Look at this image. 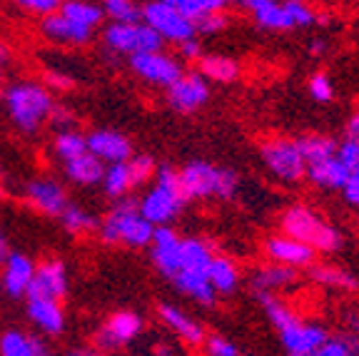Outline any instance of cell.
<instances>
[{
    "label": "cell",
    "instance_id": "obj_1",
    "mask_svg": "<svg viewBox=\"0 0 359 356\" xmlns=\"http://www.w3.org/2000/svg\"><path fill=\"white\" fill-rule=\"evenodd\" d=\"M255 299L262 304L269 324L277 329V334H280V341L287 354L314 356L317 349L327 341V336H330L322 327L302 322L297 314L290 312L272 292H255Z\"/></svg>",
    "mask_w": 359,
    "mask_h": 356
},
{
    "label": "cell",
    "instance_id": "obj_2",
    "mask_svg": "<svg viewBox=\"0 0 359 356\" xmlns=\"http://www.w3.org/2000/svg\"><path fill=\"white\" fill-rule=\"evenodd\" d=\"M177 174L185 200H205V197L232 200L240 189V177L235 170H219L210 162H190Z\"/></svg>",
    "mask_w": 359,
    "mask_h": 356
},
{
    "label": "cell",
    "instance_id": "obj_3",
    "mask_svg": "<svg viewBox=\"0 0 359 356\" xmlns=\"http://www.w3.org/2000/svg\"><path fill=\"white\" fill-rule=\"evenodd\" d=\"M8 115L22 132H35L50 117L53 97L45 88L35 83H15L3 93Z\"/></svg>",
    "mask_w": 359,
    "mask_h": 356
},
{
    "label": "cell",
    "instance_id": "obj_4",
    "mask_svg": "<svg viewBox=\"0 0 359 356\" xmlns=\"http://www.w3.org/2000/svg\"><path fill=\"white\" fill-rule=\"evenodd\" d=\"M155 232V224L142 217L137 202L125 200L110 210L105 222L100 224V237L107 245H128V247H147Z\"/></svg>",
    "mask_w": 359,
    "mask_h": 356
},
{
    "label": "cell",
    "instance_id": "obj_5",
    "mask_svg": "<svg viewBox=\"0 0 359 356\" xmlns=\"http://www.w3.org/2000/svg\"><path fill=\"white\" fill-rule=\"evenodd\" d=\"M282 232L287 237L309 245L314 252H337L342 247V234L337 232L332 224H327L320 214H314L307 207H290L282 214Z\"/></svg>",
    "mask_w": 359,
    "mask_h": 356
},
{
    "label": "cell",
    "instance_id": "obj_6",
    "mask_svg": "<svg viewBox=\"0 0 359 356\" xmlns=\"http://www.w3.org/2000/svg\"><path fill=\"white\" fill-rule=\"evenodd\" d=\"M259 155H262L269 172L275 174L277 179H282V182H299L304 177L307 162H304L302 152H299L297 139H264L262 147H259Z\"/></svg>",
    "mask_w": 359,
    "mask_h": 356
},
{
    "label": "cell",
    "instance_id": "obj_7",
    "mask_svg": "<svg viewBox=\"0 0 359 356\" xmlns=\"http://www.w3.org/2000/svg\"><path fill=\"white\" fill-rule=\"evenodd\" d=\"M165 38L147 22H115L105 30V45L115 53H142L160 50Z\"/></svg>",
    "mask_w": 359,
    "mask_h": 356
},
{
    "label": "cell",
    "instance_id": "obj_8",
    "mask_svg": "<svg viewBox=\"0 0 359 356\" xmlns=\"http://www.w3.org/2000/svg\"><path fill=\"white\" fill-rule=\"evenodd\" d=\"M185 195L180 184H163L157 182L155 187L145 195V200L140 202V212L142 217L150 224H170L180 212H182V205H185Z\"/></svg>",
    "mask_w": 359,
    "mask_h": 356
},
{
    "label": "cell",
    "instance_id": "obj_9",
    "mask_svg": "<svg viewBox=\"0 0 359 356\" xmlns=\"http://www.w3.org/2000/svg\"><path fill=\"white\" fill-rule=\"evenodd\" d=\"M142 20L147 25L157 30L165 40H172V43H182L187 38H195V22L190 18H185L177 8L168 6L163 0H155L150 6H145L142 11Z\"/></svg>",
    "mask_w": 359,
    "mask_h": 356
},
{
    "label": "cell",
    "instance_id": "obj_10",
    "mask_svg": "<svg viewBox=\"0 0 359 356\" xmlns=\"http://www.w3.org/2000/svg\"><path fill=\"white\" fill-rule=\"evenodd\" d=\"M130 67L135 73L140 75L142 80L155 85H172L175 80L182 75V67L175 57L165 55L163 50H142V53H133L130 55Z\"/></svg>",
    "mask_w": 359,
    "mask_h": 356
},
{
    "label": "cell",
    "instance_id": "obj_11",
    "mask_svg": "<svg viewBox=\"0 0 359 356\" xmlns=\"http://www.w3.org/2000/svg\"><path fill=\"white\" fill-rule=\"evenodd\" d=\"M210 100V85L202 73H182L168 85V102L177 112H195Z\"/></svg>",
    "mask_w": 359,
    "mask_h": 356
},
{
    "label": "cell",
    "instance_id": "obj_12",
    "mask_svg": "<svg viewBox=\"0 0 359 356\" xmlns=\"http://www.w3.org/2000/svg\"><path fill=\"white\" fill-rule=\"evenodd\" d=\"M180 242H182V237L168 224H157L152 232V262L160 269V274L168 279H172L180 269Z\"/></svg>",
    "mask_w": 359,
    "mask_h": 356
},
{
    "label": "cell",
    "instance_id": "obj_13",
    "mask_svg": "<svg viewBox=\"0 0 359 356\" xmlns=\"http://www.w3.org/2000/svg\"><path fill=\"white\" fill-rule=\"evenodd\" d=\"M142 331V319L135 312H118L107 319L105 329L97 334L95 344L102 351H112L118 346H128L133 339H137Z\"/></svg>",
    "mask_w": 359,
    "mask_h": 356
},
{
    "label": "cell",
    "instance_id": "obj_14",
    "mask_svg": "<svg viewBox=\"0 0 359 356\" xmlns=\"http://www.w3.org/2000/svg\"><path fill=\"white\" fill-rule=\"evenodd\" d=\"M264 249H267V256L272 262L287 264V267H294V269H307L309 264H314V254H317L309 245L294 240V237H287V234L269 237Z\"/></svg>",
    "mask_w": 359,
    "mask_h": 356
},
{
    "label": "cell",
    "instance_id": "obj_15",
    "mask_svg": "<svg viewBox=\"0 0 359 356\" xmlns=\"http://www.w3.org/2000/svg\"><path fill=\"white\" fill-rule=\"evenodd\" d=\"M67 292V272L62 262H48L35 267L33 279L28 284L25 296H45V299H57L60 301Z\"/></svg>",
    "mask_w": 359,
    "mask_h": 356
},
{
    "label": "cell",
    "instance_id": "obj_16",
    "mask_svg": "<svg viewBox=\"0 0 359 356\" xmlns=\"http://www.w3.org/2000/svg\"><path fill=\"white\" fill-rule=\"evenodd\" d=\"M3 264H6L3 277H0V287H3V292H6L11 299H20V296H25L28 284H30L33 272H35L33 259L25 256V254H8V259Z\"/></svg>",
    "mask_w": 359,
    "mask_h": 356
},
{
    "label": "cell",
    "instance_id": "obj_17",
    "mask_svg": "<svg viewBox=\"0 0 359 356\" xmlns=\"http://www.w3.org/2000/svg\"><path fill=\"white\" fill-rule=\"evenodd\" d=\"M85 142H88V150L95 157H100L102 162H125L133 155L130 139L120 132H112V130H97L90 137H85Z\"/></svg>",
    "mask_w": 359,
    "mask_h": 356
},
{
    "label": "cell",
    "instance_id": "obj_18",
    "mask_svg": "<svg viewBox=\"0 0 359 356\" xmlns=\"http://www.w3.org/2000/svg\"><path fill=\"white\" fill-rule=\"evenodd\" d=\"M25 195L33 202V207H38L40 212L57 217L67 205L65 189L55 182V179H33V182L25 187Z\"/></svg>",
    "mask_w": 359,
    "mask_h": 356
},
{
    "label": "cell",
    "instance_id": "obj_19",
    "mask_svg": "<svg viewBox=\"0 0 359 356\" xmlns=\"http://www.w3.org/2000/svg\"><path fill=\"white\" fill-rule=\"evenodd\" d=\"M28 317L35 322L40 331L48 336L62 334L65 329V314H62L57 299H45V296H28Z\"/></svg>",
    "mask_w": 359,
    "mask_h": 356
},
{
    "label": "cell",
    "instance_id": "obj_20",
    "mask_svg": "<svg viewBox=\"0 0 359 356\" xmlns=\"http://www.w3.org/2000/svg\"><path fill=\"white\" fill-rule=\"evenodd\" d=\"M157 314H160V319L165 322V327H168L172 334H177L185 344L200 346L202 341H205V329H202V324H197L195 319L182 312V309H177V306H172V304H160Z\"/></svg>",
    "mask_w": 359,
    "mask_h": 356
},
{
    "label": "cell",
    "instance_id": "obj_21",
    "mask_svg": "<svg viewBox=\"0 0 359 356\" xmlns=\"http://www.w3.org/2000/svg\"><path fill=\"white\" fill-rule=\"evenodd\" d=\"M40 30H43L48 38L60 40V43H73V45H85L90 40V35H93V30L80 25V22L70 20V18H65L60 11L43 15Z\"/></svg>",
    "mask_w": 359,
    "mask_h": 356
},
{
    "label": "cell",
    "instance_id": "obj_22",
    "mask_svg": "<svg viewBox=\"0 0 359 356\" xmlns=\"http://www.w3.org/2000/svg\"><path fill=\"white\" fill-rule=\"evenodd\" d=\"M175 287L190 299L200 301L205 306H212L217 301V292L212 289V284L208 279V269H180L172 277Z\"/></svg>",
    "mask_w": 359,
    "mask_h": 356
},
{
    "label": "cell",
    "instance_id": "obj_23",
    "mask_svg": "<svg viewBox=\"0 0 359 356\" xmlns=\"http://www.w3.org/2000/svg\"><path fill=\"white\" fill-rule=\"evenodd\" d=\"M255 22L264 30H292V20L280 0H242Z\"/></svg>",
    "mask_w": 359,
    "mask_h": 356
},
{
    "label": "cell",
    "instance_id": "obj_24",
    "mask_svg": "<svg viewBox=\"0 0 359 356\" xmlns=\"http://www.w3.org/2000/svg\"><path fill=\"white\" fill-rule=\"evenodd\" d=\"M297 282V269L287 267V264H264L252 274V289L255 292H275L285 289L290 284Z\"/></svg>",
    "mask_w": 359,
    "mask_h": 356
},
{
    "label": "cell",
    "instance_id": "obj_25",
    "mask_svg": "<svg viewBox=\"0 0 359 356\" xmlns=\"http://www.w3.org/2000/svg\"><path fill=\"white\" fill-rule=\"evenodd\" d=\"M304 174H307L317 187L339 189L344 184V179H347L349 170L344 167L337 157H327V160H320V162H309L307 167H304Z\"/></svg>",
    "mask_w": 359,
    "mask_h": 356
},
{
    "label": "cell",
    "instance_id": "obj_26",
    "mask_svg": "<svg viewBox=\"0 0 359 356\" xmlns=\"http://www.w3.org/2000/svg\"><path fill=\"white\" fill-rule=\"evenodd\" d=\"M65 172L67 177L78 184H97L102 182V174H105V165H102L100 157H95L93 152H83V155L73 157V160L65 162Z\"/></svg>",
    "mask_w": 359,
    "mask_h": 356
},
{
    "label": "cell",
    "instance_id": "obj_27",
    "mask_svg": "<svg viewBox=\"0 0 359 356\" xmlns=\"http://www.w3.org/2000/svg\"><path fill=\"white\" fill-rule=\"evenodd\" d=\"M208 279L212 284V289L219 294H232L240 287V272H237L235 262L227 256H215L208 264Z\"/></svg>",
    "mask_w": 359,
    "mask_h": 356
},
{
    "label": "cell",
    "instance_id": "obj_28",
    "mask_svg": "<svg viewBox=\"0 0 359 356\" xmlns=\"http://www.w3.org/2000/svg\"><path fill=\"white\" fill-rule=\"evenodd\" d=\"M0 354L3 356H43L48 354V346L43 339L33 334H22V331H6L0 336Z\"/></svg>",
    "mask_w": 359,
    "mask_h": 356
},
{
    "label": "cell",
    "instance_id": "obj_29",
    "mask_svg": "<svg viewBox=\"0 0 359 356\" xmlns=\"http://www.w3.org/2000/svg\"><path fill=\"white\" fill-rule=\"evenodd\" d=\"M57 11L65 18L80 22V25H85V28H90V30H95L102 22V18H105L102 8L95 6V3H88V0H65V3H60Z\"/></svg>",
    "mask_w": 359,
    "mask_h": 356
},
{
    "label": "cell",
    "instance_id": "obj_30",
    "mask_svg": "<svg viewBox=\"0 0 359 356\" xmlns=\"http://www.w3.org/2000/svg\"><path fill=\"white\" fill-rule=\"evenodd\" d=\"M202 75L215 83H235L240 78V65L224 55H200Z\"/></svg>",
    "mask_w": 359,
    "mask_h": 356
},
{
    "label": "cell",
    "instance_id": "obj_31",
    "mask_svg": "<svg viewBox=\"0 0 359 356\" xmlns=\"http://www.w3.org/2000/svg\"><path fill=\"white\" fill-rule=\"evenodd\" d=\"M309 277L312 282L322 284V287H334V289H357L359 287L352 274L339 267H332V264H317V267L309 264Z\"/></svg>",
    "mask_w": 359,
    "mask_h": 356
},
{
    "label": "cell",
    "instance_id": "obj_32",
    "mask_svg": "<svg viewBox=\"0 0 359 356\" xmlns=\"http://www.w3.org/2000/svg\"><path fill=\"white\" fill-rule=\"evenodd\" d=\"M210 259H212V252L202 240L180 242V269H208Z\"/></svg>",
    "mask_w": 359,
    "mask_h": 356
},
{
    "label": "cell",
    "instance_id": "obj_33",
    "mask_svg": "<svg viewBox=\"0 0 359 356\" xmlns=\"http://www.w3.org/2000/svg\"><path fill=\"white\" fill-rule=\"evenodd\" d=\"M297 145L307 165L309 162H320V160H327V157H334V152H337V142L332 137H325V135H307V137H299Z\"/></svg>",
    "mask_w": 359,
    "mask_h": 356
},
{
    "label": "cell",
    "instance_id": "obj_34",
    "mask_svg": "<svg viewBox=\"0 0 359 356\" xmlns=\"http://www.w3.org/2000/svg\"><path fill=\"white\" fill-rule=\"evenodd\" d=\"M102 187H105L107 197H125V192L133 187L128 160L125 162H110V167H107L105 174H102Z\"/></svg>",
    "mask_w": 359,
    "mask_h": 356
},
{
    "label": "cell",
    "instance_id": "obj_35",
    "mask_svg": "<svg viewBox=\"0 0 359 356\" xmlns=\"http://www.w3.org/2000/svg\"><path fill=\"white\" fill-rule=\"evenodd\" d=\"M57 217H60L62 227H65L67 232H73V234H78V232H90V229H95V227H97V219L93 217L90 212L80 210V207L70 205V202H67L65 210H62L60 214H57Z\"/></svg>",
    "mask_w": 359,
    "mask_h": 356
},
{
    "label": "cell",
    "instance_id": "obj_36",
    "mask_svg": "<svg viewBox=\"0 0 359 356\" xmlns=\"http://www.w3.org/2000/svg\"><path fill=\"white\" fill-rule=\"evenodd\" d=\"M55 152L62 162H67V160H73V157L83 155V152H88V142H85V137L80 132L62 130L55 137Z\"/></svg>",
    "mask_w": 359,
    "mask_h": 356
},
{
    "label": "cell",
    "instance_id": "obj_37",
    "mask_svg": "<svg viewBox=\"0 0 359 356\" xmlns=\"http://www.w3.org/2000/svg\"><path fill=\"white\" fill-rule=\"evenodd\" d=\"M102 13H107L115 22L142 20V11L137 8L135 0H105V3H102Z\"/></svg>",
    "mask_w": 359,
    "mask_h": 356
},
{
    "label": "cell",
    "instance_id": "obj_38",
    "mask_svg": "<svg viewBox=\"0 0 359 356\" xmlns=\"http://www.w3.org/2000/svg\"><path fill=\"white\" fill-rule=\"evenodd\" d=\"M359 354L357 336H327L325 344L317 349V356H352Z\"/></svg>",
    "mask_w": 359,
    "mask_h": 356
},
{
    "label": "cell",
    "instance_id": "obj_39",
    "mask_svg": "<svg viewBox=\"0 0 359 356\" xmlns=\"http://www.w3.org/2000/svg\"><path fill=\"white\" fill-rule=\"evenodd\" d=\"M224 6H227V0H180L177 11L185 18H190L192 22H197L202 15H208V13L224 11Z\"/></svg>",
    "mask_w": 359,
    "mask_h": 356
},
{
    "label": "cell",
    "instance_id": "obj_40",
    "mask_svg": "<svg viewBox=\"0 0 359 356\" xmlns=\"http://www.w3.org/2000/svg\"><path fill=\"white\" fill-rule=\"evenodd\" d=\"M285 11L292 20V28H309L320 20L317 13L304 3V0H285Z\"/></svg>",
    "mask_w": 359,
    "mask_h": 356
},
{
    "label": "cell",
    "instance_id": "obj_41",
    "mask_svg": "<svg viewBox=\"0 0 359 356\" xmlns=\"http://www.w3.org/2000/svg\"><path fill=\"white\" fill-rule=\"evenodd\" d=\"M128 170H130V179H133V187L147 182V179L155 174V160L150 155H137L128 157Z\"/></svg>",
    "mask_w": 359,
    "mask_h": 356
},
{
    "label": "cell",
    "instance_id": "obj_42",
    "mask_svg": "<svg viewBox=\"0 0 359 356\" xmlns=\"http://www.w3.org/2000/svg\"><path fill=\"white\" fill-rule=\"evenodd\" d=\"M334 157L342 162L349 172H357V170H359V142H357V139H349L347 137L342 145H337Z\"/></svg>",
    "mask_w": 359,
    "mask_h": 356
},
{
    "label": "cell",
    "instance_id": "obj_43",
    "mask_svg": "<svg viewBox=\"0 0 359 356\" xmlns=\"http://www.w3.org/2000/svg\"><path fill=\"white\" fill-rule=\"evenodd\" d=\"M309 95H312L317 102H330L332 95H334V88H332V80L327 73H314L309 78Z\"/></svg>",
    "mask_w": 359,
    "mask_h": 356
},
{
    "label": "cell",
    "instance_id": "obj_44",
    "mask_svg": "<svg viewBox=\"0 0 359 356\" xmlns=\"http://www.w3.org/2000/svg\"><path fill=\"white\" fill-rule=\"evenodd\" d=\"M227 28V15L222 11H215L208 13V15H202L200 20L195 22V30L197 33H219V30Z\"/></svg>",
    "mask_w": 359,
    "mask_h": 356
},
{
    "label": "cell",
    "instance_id": "obj_45",
    "mask_svg": "<svg viewBox=\"0 0 359 356\" xmlns=\"http://www.w3.org/2000/svg\"><path fill=\"white\" fill-rule=\"evenodd\" d=\"M205 349H208V354L212 356H237L240 354V349H237L235 344H232L230 339H224V336H205Z\"/></svg>",
    "mask_w": 359,
    "mask_h": 356
},
{
    "label": "cell",
    "instance_id": "obj_46",
    "mask_svg": "<svg viewBox=\"0 0 359 356\" xmlns=\"http://www.w3.org/2000/svg\"><path fill=\"white\" fill-rule=\"evenodd\" d=\"M18 6L25 8L30 13H38V15H48V13H55L60 8L62 0H15Z\"/></svg>",
    "mask_w": 359,
    "mask_h": 356
},
{
    "label": "cell",
    "instance_id": "obj_47",
    "mask_svg": "<svg viewBox=\"0 0 359 356\" xmlns=\"http://www.w3.org/2000/svg\"><path fill=\"white\" fill-rule=\"evenodd\" d=\"M339 189L344 192V200H347L349 205L359 207V170L357 172H349L347 179H344V184Z\"/></svg>",
    "mask_w": 359,
    "mask_h": 356
},
{
    "label": "cell",
    "instance_id": "obj_48",
    "mask_svg": "<svg viewBox=\"0 0 359 356\" xmlns=\"http://www.w3.org/2000/svg\"><path fill=\"white\" fill-rule=\"evenodd\" d=\"M177 45H180V53H182V57H185V60H200L202 48H200V43H197L195 38H187V40H182V43H177Z\"/></svg>",
    "mask_w": 359,
    "mask_h": 356
},
{
    "label": "cell",
    "instance_id": "obj_49",
    "mask_svg": "<svg viewBox=\"0 0 359 356\" xmlns=\"http://www.w3.org/2000/svg\"><path fill=\"white\" fill-rule=\"evenodd\" d=\"M48 120H53V125H57V128H67V125L73 123V117H70V112H65V110H57L55 105H53L50 117H48Z\"/></svg>",
    "mask_w": 359,
    "mask_h": 356
},
{
    "label": "cell",
    "instance_id": "obj_50",
    "mask_svg": "<svg viewBox=\"0 0 359 356\" xmlns=\"http://www.w3.org/2000/svg\"><path fill=\"white\" fill-rule=\"evenodd\" d=\"M48 83H50L53 88H60V90L73 88V80L67 78V75H57V73H48Z\"/></svg>",
    "mask_w": 359,
    "mask_h": 356
},
{
    "label": "cell",
    "instance_id": "obj_51",
    "mask_svg": "<svg viewBox=\"0 0 359 356\" xmlns=\"http://www.w3.org/2000/svg\"><path fill=\"white\" fill-rule=\"evenodd\" d=\"M347 137L349 139H357V142H359V112H354L352 120H349V125H347Z\"/></svg>",
    "mask_w": 359,
    "mask_h": 356
},
{
    "label": "cell",
    "instance_id": "obj_52",
    "mask_svg": "<svg viewBox=\"0 0 359 356\" xmlns=\"http://www.w3.org/2000/svg\"><path fill=\"white\" fill-rule=\"evenodd\" d=\"M8 254H11V247H8V237H6V232H0V264L6 262Z\"/></svg>",
    "mask_w": 359,
    "mask_h": 356
},
{
    "label": "cell",
    "instance_id": "obj_53",
    "mask_svg": "<svg viewBox=\"0 0 359 356\" xmlns=\"http://www.w3.org/2000/svg\"><path fill=\"white\" fill-rule=\"evenodd\" d=\"M325 50H327V45L322 43V40H312V48H309V53H312V55H322Z\"/></svg>",
    "mask_w": 359,
    "mask_h": 356
},
{
    "label": "cell",
    "instance_id": "obj_54",
    "mask_svg": "<svg viewBox=\"0 0 359 356\" xmlns=\"http://www.w3.org/2000/svg\"><path fill=\"white\" fill-rule=\"evenodd\" d=\"M8 62V48L0 45V85H3V65Z\"/></svg>",
    "mask_w": 359,
    "mask_h": 356
},
{
    "label": "cell",
    "instance_id": "obj_55",
    "mask_svg": "<svg viewBox=\"0 0 359 356\" xmlns=\"http://www.w3.org/2000/svg\"><path fill=\"white\" fill-rule=\"evenodd\" d=\"M227 3H230V0H227Z\"/></svg>",
    "mask_w": 359,
    "mask_h": 356
}]
</instances>
